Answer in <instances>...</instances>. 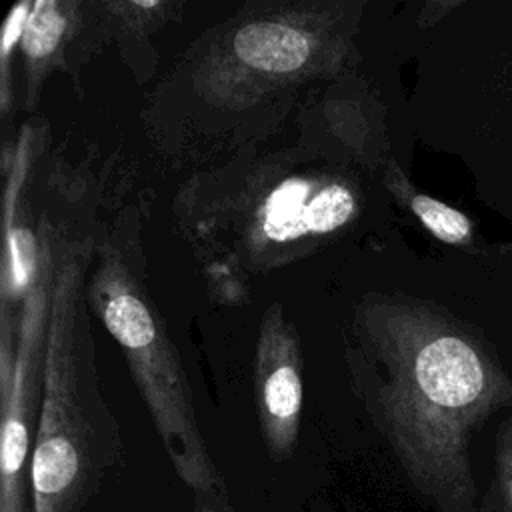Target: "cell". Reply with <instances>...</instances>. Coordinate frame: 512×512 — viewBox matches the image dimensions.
I'll return each instance as SVG.
<instances>
[{
  "mask_svg": "<svg viewBox=\"0 0 512 512\" xmlns=\"http://www.w3.org/2000/svg\"><path fill=\"white\" fill-rule=\"evenodd\" d=\"M350 384L436 512H480L472 434L512 406V378L470 324L436 302L364 294L344 336Z\"/></svg>",
  "mask_w": 512,
  "mask_h": 512,
  "instance_id": "1",
  "label": "cell"
},
{
  "mask_svg": "<svg viewBox=\"0 0 512 512\" xmlns=\"http://www.w3.org/2000/svg\"><path fill=\"white\" fill-rule=\"evenodd\" d=\"M366 204L344 160L312 148L280 150L190 178L174 200L208 272L266 274L338 240Z\"/></svg>",
  "mask_w": 512,
  "mask_h": 512,
  "instance_id": "2",
  "label": "cell"
},
{
  "mask_svg": "<svg viewBox=\"0 0 512 512\" xmlns=\"http://www.w3.org/2000/svg\"><path fill=\"white\" fill-rule=\"evenodd\" d=\"M96 228L60 210L42 404L32 450L34 512H82L120 458V430L98 380L88 274Z\"/></svg>",
  "mask_w": 512,
  "mask_h": 512,
  "instance_id": "3",
  "label": "cell"
},
{
  "mask_svg": "<svg viewBox=\"0 0 512 512\" xmlns=\"http://www.w3.org/2000/svg\"><path fill=\"white\" fill-rule=\"evenodd\" d=\"M88 302L120 346L176 476L194 492L224 488L202 438L180 354L150 296L134 212L96 234Z\"/></svg>",
  "mask_w": 512,
  "mask_h": 512,
  "instance_id": "4",
  "label": "cell"
},
{
  "mask_svg": "<svg viewBox=\"0 0 512 512\" xmlns=\"http://www.w3.org/2000/svg\"><path fill=\"white\" fill-rule=\"evenodd\" d=\"M360 2H258L210 30L190 84L214 110L244 112L318 76L336 74L354 50Z\"/></svg>",
  "mask_w": 512,
  "mask_h": 512,
  "instance_id": "5",
  "label": "cell"
},
{
  "mask_svg": "<svg viewBox=\"0 0 512 512\" xmlns=\"http://www.w3.org/2000/svg\"><path fill=\"white\" fill-rule=\"evenodd\" d=\"M472 162L496 212L512 220V0L478 4Z\"/></svg>",
  "mask_w": 512,
  "mask_h": 512,
  "instance_id": "6",
  "label": "cell"
},
{
  "mask_svg": "<svg viewBox=\"0 0 512 512\" xmlns=\"http://www.w3.org/2000/svg\"><path fill=\"white\" fill-rule=\"evenodd\" d=\"M254 404L268 456L274 462L288 460L298 444L304 380L298 332L280 302H270L262 312L254 354Z\"/></svg>",
  "mask_w": 512,
  "mask_h": 512,
  "instance_id": "7",
  "label": "cell"
},
{
  "mask_svg": "<svg viewBox=\"0 0 512 512\" xmlns=\"http://www.w3.org/2000/svg\"><path fill=\"white\" fill-rule=\"evenodd\" d=\"M38 132L24 124L12 146L4 144V250L0 274L2 312L18 320L20 308L36 284L40 264L38 216L24 208V190L38 154Z\"/></svg>",
  "mask_w": 512,
  "mask_h": 512,
  "instance_id": "8",
  "label": "cell"
},
{
  "mask_svg": "<svg viewBox=\"0 0 512 512\" xmlns=\"http://www.w3.org/2000/svg\"><path fill=\"white\" fill-rule=\"evenodd\" d=\"M90 4L78 0H36L26 22L20 52L24 72V106L32 110L48 74L68 68L88 42Z\"/></svg>",
  "mask_w": 512,
  "mask_h": 512,
  "instance_id": "9",
  "label": "cell"
},
{
  "mask_svg": "<svg viewBox=\"0 0 512 512\" xmlns=\"http://www.w3.org/2000/svg\"><path fill=\"white\" fill-rule=\"evenodd\" d=\"M180 2L172 0H108L96 2L100 32H108L120 44L124 60L130 62L138 78H148V66L142 50L150 48L148 38L180 14Z\"/></svg>",
  "mask_w": 512,
  "mask_h": 512,
  "instance_id": "10",
  "label": "cell"
},
{
  "mask_svg": "<svg viewBox=\"0 0 512 512\" xmlns=\"http://www.w3.org/2000/svg\"><path fill=\"white\" fill-rule=\"evenodd\" d=\"M382 182L390 196L404 210H408L436 240L470 252L478 248L474 220L462 210L416 188L394 158H388L382 164Z\"/></svg>",
  "mask_w": 512,
  "mask_h": 512,
  "instance_id": "11",
  "label": "cell"
},
{
  "mask_svg": "<svg viewBox=\"0 0 512 512\" xmlns=\"http://www.w3.org/2000/svg\"><path fill=\"white\" fill-rule=\"evenodd\" d=\"M324 118L330 126V134L342 146V154L356 158L358 162L374 164L382 162V130H372V122L362 112V106L352 100H330L324 106ZM384 164V162H382Z\"/></svg>",
  "mask_w": 512,
  "mask_h": 512,
  "instance_id": "12",
  "label": "cell"
},
{
  "mask_svg": "<svg viewBox=\"0 0 512 512\" xmlns=\"http://www.w3.org/2000/svg\"><path fill=\"white\" fill-rule=\"evenodd\" d=\"M34 2L22 0L14 4L4 20L2 26V40H0V112L2 118H6L16 104L14 98V78H12V68H14V54L20 48V40L26 28V22L30 18Z\"/></svg>",
  "mask_w": 512,
  "mask_h": 512,
  "instance_id": "13",
  "label": "cell"
},
{
  "mask_svg": "<svg viewBox=\"0 0 512 512\" xmlns=\"http://www.w3.org/2000/svg\"><path fill=\"white\" fill-rule=\"evenodd\" d=\"M480 512H512V416L496 432V474Z\"/></svg>",
  "mask_w": 512,
  "mask_h": 512,
  "instance_id": "14",
  "label": "cell"
},
{
  "mask_svg": "<svg viewBox=\"0 0 512 512\" xmlns=\"http://www.w3.org/2000/svg\"><path fill=\"white\" fill-rule=\"evenodd\" d=\"M192 512H234L224 488L212 490L208 494H196V504Z\"/></svg>",
  "mask_w": 512,
  "mask_h": 512,
  "instance_id": "15",
  "label": "cell"
}]
</instances>
